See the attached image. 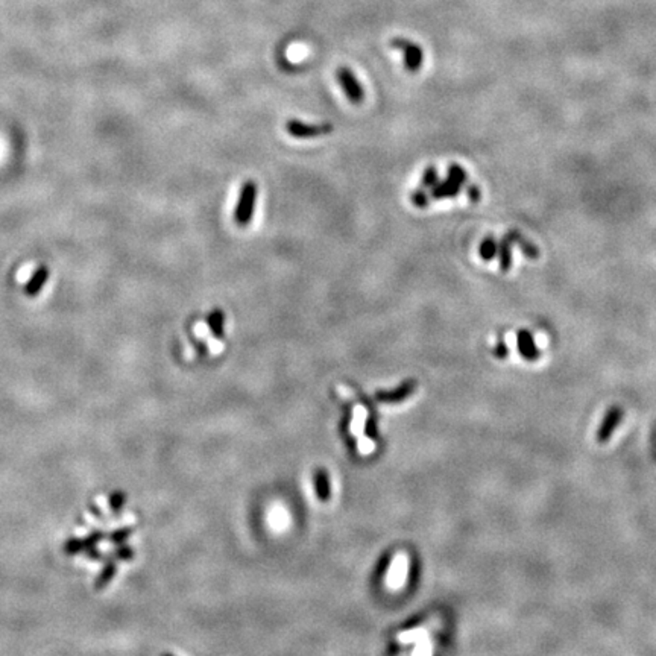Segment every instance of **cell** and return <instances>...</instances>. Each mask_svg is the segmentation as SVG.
Returning <instances> with one entry per match:
<instances>
[{"label": "cell", "mask_w": 656, "mask_h": 656, "mask_svg": "<svg viewBox=\"0 0 656 656\" xmlns=\"http://www.w3.org/2000/svg\"><path fill=\"white\" fill-rule=\"evenodd\" d=\"M437 182H439V175H437L436 169L433 166L427 167L424 173H422V178H421L422 189H432L437 184Z\"/></svg>", "instance_id": "16"}, {"label": "cell", "mask_w": 656, "mask_h": 656, "mask_svg": "<svg viewBox=\"0 0 656 656\" xmlns=\"http://www.w3.org/2000/svg\"><path fill=\"white\" fill-rule=\"evenodd\" d=\"M336 80L337 82H339L345 96H347V99L351 104L359 105L363 102L365 99L363 87L362 84L359 82L352 70H350L348 67H339L336 70Z\"/></svg>", "instance_id": "2"}, {"label": "cell", "mask_w": 656, "mask_h": 656, "mask_svg": "<svg viewBox=\"0 0 656 656\" xmlns=\"http://www.w3.org/2000/svg\"><path fill=\"white\" fill-rule=\"evenodd\" d=\"M47 277H49L47 267H46V266H40L38 269L35 271L34 277H32L29 281H27V284H26V287H25L26 295H29V296L38 295L40 291H41V287H43V286L46 284Z\"/></svg>", "instance_id": "8"}, {"label": "cell", "mask_w": 656, "mask_h": 656, "mask_svg": "<svg viewBox=\"0 0 656 656\" xmlns=\"http://www.w3.org/2000/svg\"><path fill=\"white\" fill-rule=\"evenodd\" d=\"M88 509H90V512H91V513L95 515V517H97V518L104 520V513L101 512V507H99V506H95L93 503H90V505H88Z\"/></svg>", "instance_id": "23"}, {"label": "cell", "mask_w": 656, "mask_h": 656, "mask_svg": "<svg viewBox=\"0 0 656 656\" xmlns=\"http://www.w3.org/2000/svg\"><path fill=\"white\" fill-rule=\"evenodd\" d=\"M448 180H451L453 182H456L457 186H463V182H465V172H463V169L459 167L457 165H453V166H450L448 167Z\"/></svg>", "instance_id": "19"}, {"label": "cell", "mask_w": 656, "mask_h": 656, "mask_svg": "<svg viewBox=\"0 0 656 656\" xmlns=\"http://www.w3.org/2000/svg\"><path fill=\"white\" fill-rule=\"evenodd\" d=\"M134 533V527L132 526H122L107 533V539L111 542L112 546H121L123 542L128 541L131 538V535Z\"/></svg>", "instance_id": "13"}, {"label": "cell", "mask_w": 656, "mask_h": 656, "mask_svg": "<svg viewBox=\"0 0 656 656\" xmlns=\"http://www.w3.org/2000/svg\"><path fill=\"white\" fill-rule=\"evenodd\" d=\"M461 186H457L456 182L451 180H446L442 182H437L435 187H432V193H430V197L432 199H446V197H454L457 193H459Z\"/></svg>", "instance_id": "7"}, {"label": "cell", "mask_w": 656, "mask_h": 656, "mask_svg": "<svg viewBox=\"0 0 656 656\" xmlns=\"http://www.w3.org/2000/svg\"><path fill=\"white\" fill-rule=\"evenodd\" d=\"M86 555H87V558H88L90 561H102V559L105 558L104 553H102V552H99L97 547H91V548H88L87 552H86Z\"/></svg>", "instance_id": "21"}, {"label": "cell", "mask_w": 656, "mask_h": 656, "mask_svg": "<svg viewBox=\"0 0 656 656\" xmlns=\"http://www.w3.org/2000/svg\"><path fill=\"white\" fill-rule=\"evenodd\" d=\"M107 538V533H105L104 531H101V529H95V531H91L86 538H84V542H86V547L87 550L91 548V547H97V544H101V542ZM86 550V552H87Z\"/></svg>", "instance_id": "17"}, {"label": "cell", "mask_w": 656, "mask_h": 656, "mask_svg": "<svg viewBox=\"0 0 656 656\" xmlns=\"http://www.w3.org/2000/svg\"><path fill=\"white\" fill-rule=\"evenodd\" d=\"M622 418H623L622 409L611 407L609 411L606 412L603 421L600 422V426H598V430H597V433H596L597 442H600V444L608 442V441L611 439L614 430L617 428L618 422L622 421Z\"/></svg>", "instance_id": "5"}, {"label": "cell", "mask_w": 656, "mask_h": 656, "mask_svg": "<svg viewBox=\"0 0 656 656\" xmlns=\"http://www.w3.org/2000/svg\"><path fill=\"white\" fill-rule=\"evenodd\" d=\"M86 542H84V538H76V536H72V538H69L66 542H64V546H62V552H64V555L67 556H76V555H80V553H86Z\"/></svg>", "instance_id": "14"}, {"label": "cell", "mask_w": 656, "mask_h": 656, "mask_svg": "<svg viewBox=\"0 0 656 656\" xmlns=\"http://www.w3.org/2000/svg\"><path fill=\"white\" fill-rule=\"evenodd\" d=\"M126 502H128V496L123 491H112L108 496V507L110 512L114 515V517H119L125 509Z\"/></svg>", "instance_id": "11"}, {"label": "cell", "mask_w": 656, "mask_h": 656, "mask_svg": "<svg viewBox=\"0 0 656 656\" xmlns=\"http://www.w3.org/2000/svg\"><path fill=\"white\" fill-rule=\"evenodd\" d=\"M412 202L418 208H426L430 202V195L426 192V189H420L412 193Z\"/></svg>", "instance_id": "18"}, {"label": "cell", "mask_w": 656, "mask_h": 656, "mask_svg": "<svg viewBox=\"0 0 656 656\" xmlns=\"http://www.w3.org/2000/svg\"><path fill=\"white\" fill-rule=\"evenodd\" d=\"M134 558H136V548L130 544H126V542H123V544L121 546H116L114 552L111 553V559L119 561V562H130Z\"/></svg>", "instance_id": "15"}, {"label": "cell", "mask_w": 656, "mask_h": 656, "mask_svg": "<svg viewBox=\"0 0 656 656\" xmlns=\"http://www.w3.org/2000/svg\"><path fill=\"white\" fill-rule=\"evenodd\" d=\"M207 324H208L211 335L221 339V337L223 336V324H225V315L222 310H213V312L207 316Z\"/></svg>", "instance_id": "10"}, {"label": "cell", "mask_w": 656, "mask_h": 656, "mask_svg": "<svg viewBox=\"0 0 656 656\" xmlns=\"http://www.w3.org/2000/svg\"><path fill=\"white\" fill-rule=\"evenodd\" d=\"M518 348L521 356L527 361H533V359L538 357V350H536L532 336L527 333V331H523V333L518 335Z\"/></svg>", "instance_id": "9"}, {"label": "cell", "mask_w": 656, "mask_h": 656, "mask_svg": "<svg viewBox=\"0 0 656 656\" xmlns=\"http://www.w3.org/2000/svg\"><path fill=\"white\" fill-rule=\"evenodd\" d=\"M468 195H470L471 199H474V201H477V199H478V192H477V189H476V187H470V190H468Z\"/></svg>", "instance_id": "24"}, {"label": "cell", "mask_w": 656, "mask_h": 656, "mask_svg": "<svg viewBox=\"0 0 656 656\" xmlns=\"http://www.w3.org/2000/svg\"><path fill=\"white\" fill-rule=\"evenodd\" d=\"M494 254H496V243H494L492 239H486L481 246V256L485 260H489L494 257Z\"/></svg>", "instance_id": "20"}, {"label": "cell", "mask_w": 656, "mask_h": 656, "mask_svg": "<svg viewBox=\"0 0 656 656\" xmlns=\"http://www.w3.org/2000/svg\"><path fill=\"white\" fill-rule=\"evenodd\" d=\"M404 576H406V561L404 558H397V561L393 562L392 567V573L389 574V585L392 587H400L404 582Z\"/></svg>", "instance_id": "12"}, {"label": "cell", "mask_w": 656, "mask_h": 656, "mask_svg": "<svg viewBox=\"0 0 656 656\" xmlns=\"http://www.w3.org/2000/svg\"><path fill=\"white\" fill-rule=\"evenodd\" d=\"M392 47L397 49V51L400 52H403L404 67L409 70V72H416V70L421 69L422 62H424V52H422L420 45L398 37L392 40Z\"/></svg>", "instance_id": "3"}, {"label": "cell", "mask_w": 656, "mask_h": 656, "mask_svg": "<svg viewBox=\"0 0 656 656\" xmlns=\"http://www.w3.org/2000/svg\"><path fill=\"white\" fill-rule=\"evenodd\" d=\"M117 574V563L114 559H108L104 563L102 570L99 571V574L95 579V590L96 591H102L108 587V585L112 582Z\"/></svg>", "instance_id": "6"}, {"label": "cell", "mask_w": 656, "mask_h": 656, "mask_svg": "<svg viewBox=\"0 0 656 656\" xmlns=\"http://www.w3.org/2000/svg\"><path fill=\"white\" fill-rule=\"evenodd\" d=\"M32 271V266L31 265H27L25 267H22V269L19 271L17 274V280H19V283H25V281L29 278V274Z\"/></svg>", "instance_id": "22"}, {"label": "cell", "mask_w": 656, "mask_h": 656, "mask_svg": "<svg viewBox=\"0 0 656 656\" xmlns=\"http://www.w3.org/2000/svg\"><path fill=\"white\" fill-rule=\"evenodd\" d=\"M258 187L254 181H246L239 193V199L234 210V222L239 227H246L254 216V210H256Z\"/></svg>", "instance_id": "1"}, {"label": "cell", "mask_w": 656, "mask_h": 656, "mask_svg": "<svg viewBox=\"0 0 656 656\" xmlns=\"http://www.w3.org/2000/svg\"><path fill=\"white\" fill-rule=\"evenodd\" d=\"M286 131L289 136L295 138H315L321 136H327L333 131V125L331 123H321V125H310L304 123L296 119H291L286 122Z\"/></svg>", "instance_id": "4"}]
</instances>
